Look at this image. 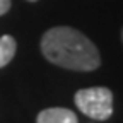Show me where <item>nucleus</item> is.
<instances>
[{
	"instance_id": "20e7f679",
	"label": "nucleus",
	"mask_w": 123,
	"mask_h": 123,
	"mask_svg": "<svg viewBox=\"0 0 123 123\" xmlns=\"http://www.w3.org/2000/svg\"><path fill=\"white\" fill-rule=\"evenodd\" d=\"M15 50H17V43H15L14 36L4 34L0 38V68L10 63V60L15 55Z\"/></svg>"
},
{
	"instance_id": "423d86ee",
	"label": "nucleus",
	"mask_w": 123,
	"mask_h": 123,
	"mask_svg": "<svg viewBox=\"0 0 123 123\" xmlns=\"http://www.w3.org/2000/svg\"><path fill=\"white\" fill-rule=\"evenodd\" d=\"M27 2H36V0H27Z\"/></svg>"
},
{
	"instance_id": "39448f33",
	"label": "nucleus",
	"mask_w": 123,
	"mask_h": 123,
	"mask_svg": "<svg viewBox=\"0 0 123 123\" xmlns=\"http://www.w3.org/2000/svg\"><path fill=\"white\" fill-rule=\"evenodd\" d=\"M10 9V0H0V15H4Z\"/></svg>"
},
{
	"instance_id": "f03ea898",
	"label": "nucleus",
	"mask_w": 123,
	"mask_h": 123,
	"mask_svg": "<svg viewBox=\"0 0 123 123\" xmlns=\"http://www.w3.org/2000/svg\"><path fill=\"white\" fill-rule=\"evenodd\" d=\"M77 108L89 118L104 121L113 113V92L108 87H89L75 92Z\"/></svg>"
},
{
	"instance_id": "0eeeda50",
	"label": "nucleus",
	"mask_w": 123,
	"mask_h": 123,
	"mask_svg": "<svg viewBox=\"0 0 123 123\" xmlns=\"http://www.w3.org/2000/svg\"><path fill=\"white\" fill-rule=\"evenodd\" d=\"M121 38H123V33H121Z\"/></svg>"
},
{
	"instance_id": "f257e3e1",
	"label": "nucleus",
	"mask_w": 123,
	"mask_h": 123,
	"mask_svg": "<svg viewBox=\"0 0 123 123\" xmlns=\"http://www.w3.org/2000/svg\"><path fill=\"white\" fill-rule=\"evenodd\" d=\"M41 53L44 58L67 70L91 72L101 65V56L87 36L68 26L48 29L41 38Z\"/></svg>"
},
{
	"instance_id": "7ed1b4c3",
	"label": "nucleus",
	"mask_w": 123,
	"mask_h": 123,
	"mask_svg": "<svg viewBox=\"0 0 123 123\" xmlns=\"http://www.w3.org/2000/svg\"><path fill=\"white\" fill-rule=\"evenodd\" d=\"M36 123H79V120L67 108H46L38 115Z\"/></svg>"
}]
</instances>
